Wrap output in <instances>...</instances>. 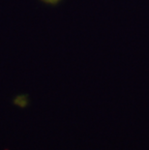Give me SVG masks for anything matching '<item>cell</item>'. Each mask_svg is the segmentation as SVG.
Instances as JSON below:
<instances>
[{"instance_id":"cell-1","label":"cell","mask_w":149,"mask_h":150,"mask_svg":"<svg viewBox=\"0 0 149 150\" xmlns=\"http://www.w3.org/2000/svg\"><path fill=\"white\" fill-rule=\"evenodd\" d=\"M13 103L20 108H26L29 104L28 103V96L27 95H18L14 99Z\"/></svg>"},{"instance_id":"cell-2","label":"cell","mask_w":149,"mask_h":150,"mask_svg":"<svg viewBox=\"0 0 149 150\" xmlns=\"http://www.w3.org/2000/svg\"><path fill=\"white\" fill-rule=\"evenodd\" d=\"M6 150H7V149H6Z\"/></svg>"}]
</instances>
